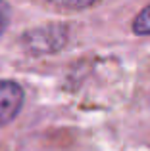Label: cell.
I'll return each instance as SVG.
<instances>
[{
    "label": "cell",
    "mask_w": 150,
    "mask_h": 151,
    "mask_svg": "<svg viewBox=\"0 0 150 151\" xmlns=\"http://www.w3.org/2000/svg\"><path fill=\"white\" fill-rule=\"evenodd\" d=\"M66 38H68L66 25H46L25 33L23 44L33 54H50V52L60 50L66 44Z\"/></svg>",
    "instance_id": "6da1fadb"
},
{
    "label": "cell",
    "mask_w": 150,
    "mask_h": 151,
    "mask_svg": "<svg viewBox=\"0 0 150 151\" xmlns=\"http://www.w3.org/2000/svg\"><path fill=\"white\" fill-rule=\"evenodd\" d=\"M23 105V88L14 81H0V126L8 124Z\"/></svg>",
    "instance_id": "7a4b0ae2"
},
{
    "label": "cell",
    "mask_w": 150,
    "mask_h": 151,
    "mask_svg": "<svg viewBox=\"0 0 150 151\" xmlns=\"http://www.w3.org/2000/svg\"><path fill=\"white\" fill-rule=\"evenodd\" d=\"M52 6L60 8V10H87V8L94 6L98 0H48Z\"/></svg>",
    "instance_id": "3957f363"
},
{
    "label": "cell",
    "mask_w": 150,
    "mask_h": 151,
    "mask_svg": "<svg viewBox=\"0 0 150 151\" xmlns=\"http://www.w3.org/2000/svg\"><path fill=\"white\" fill-rule=\"evenodd\" d=\"M135 35H150V6H146L133 21Z\"/></svg>",
    "instance_id": "277c9868"
},
{
    "label": "cell",
    "mask_w": 150,
    "mask_h": 151,
    "mask_svg": "<svg viewBox=\"0 0 150 151\" xmlns=\"http://www.w3.org/2000/svg\"><path fill=\"white\" fill-rule=\"evenodd\" d=\"M8 23H10V6L4 0H0V37L4 35Z\"/></svg>",
    "instance_id": "5b68a950"
}]
</instances>
